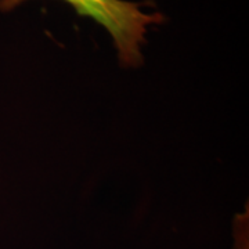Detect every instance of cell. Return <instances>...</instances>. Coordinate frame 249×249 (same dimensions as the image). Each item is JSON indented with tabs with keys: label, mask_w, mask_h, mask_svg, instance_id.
I'll use <instances>...</instances> for the list:
<instances>
[{
	"label": "cell",
	"mask_w": 249,
	"mask_h": 249,
	"mask_svg": "<svg viewBox=\"0 0 249 249\" xmlns=\"http://www.w3.org/2000/svg\"><path fill=\"white\" fill-rule=\"evenodd\" d=\"M234 249H249L248 213L237 216L234 223Z\"/></svg>",
	"instance_id": "7a4b0ae2"
},
{
	"label": "cell",
	"mask_w": 249,
	"mask_h": 249,
	"mask_svg": "<svg viewBox=\"0 0 249 249\" xmlns=\"http://www.w3.org/2000/svg\"><path fill=\"white\" fill-rule=\"evenodd\" d=\"M28 0H0V11L10 13ZM82 17H89L111 35L121 65L139 68L144 64L142 46L152 25L165 21L160 13H145L142 3L129 0H62Z\"/></svg>",
	"instance_id": "6da1fadb"
}]
</instances>
